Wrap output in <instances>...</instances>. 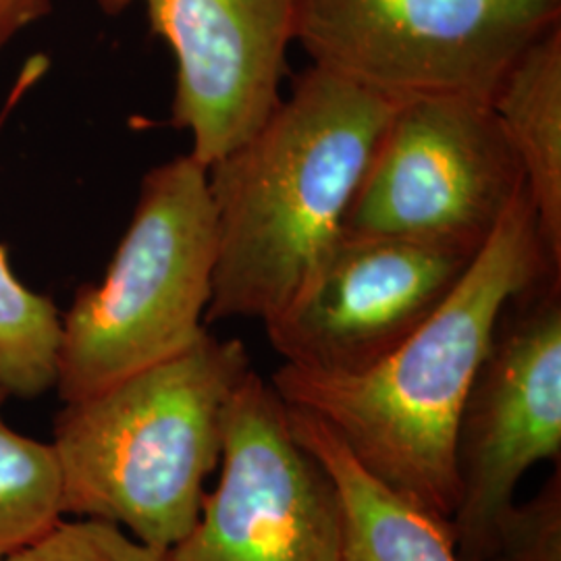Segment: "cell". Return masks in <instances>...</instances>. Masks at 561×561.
<instances>
[{
  "label": "cell",
  "instance_id": "obj_1",
  "mask_svg": "<svg viewBox=\"0 0 561 561\" xmlns=\"http://www.w3.org/2000/svg\"><path fill=\"white\" fill-rule=\"evenodd\" d=\"M551 271L561 266L524 187L449 298L379 364L352 377L283 364L271 382L289 405L327 422L370 474L451 524L461 405L503 306Z\"/></svg>",
  "mask_w": 561,
  "mask_h": 561
},
{
  "label": "cell",
  "instance_id": "obj_2",
  "mask_svg": "<svg viewBox=\"0 0 561 561\" xmlns=\"http://www.w3.org/2000/svg\"><path fill=\"white\" fill-rule=\"evenodd\" d=\"M400 104L317 65L261 127L208 167L217 266L206 327L275 317L343 236V221Z\"/></svg>",
  "mask_w": 561,
  "mask_h": 561
},
{
  "label": "cell",
  "instance_id": "obj_3",
  "mask_svg": "<svg viewBox=\"0 0 561 561\" xmlns=\"http://www.w3.org/2000/svg\"><path fill=\"white\" fill-rule=\"evenodd\" d=\"M250 368L243 341L206 331L178 356L65 403L50 442L65 516L173 549L198 522L221 461L225 405Z\"/></svg>",
  "mask_w": 561,
  "mask_h": 561
},
{
  "label": "cell",
  "instance_id": "obj_4",
  "mask_svg": "<svg viewBox=\"0 0 561 561\" xmlns=\"http://www.w3.org/2000/svg\"><path fill=\"white\" fill-rule=\"evenodd\" d=\"M217 250L208 169L187 152L148 171L104 279L60 314V401L101 393L201 340Z\"/></svg>",
  "mask_w": 561,
  "mask_h": 561
},
{
  "label": "cell",
  "instance_id": "obj_5",
  "mask_svg": "<svg viewBox=\"0 0 561 561\" xmlns=\"http://www.w3.org/2000/svg\"><path fill=\"white\" fill-rule=\"evenodd\" d=\"M561 25V0H298L310 65L385 101L491 102L514 62Z\"/></svg>",
  "mask_w": 561,
  "mask_h": 561
},
{
  "label": "cell",
  "instance_id": "obj_6",
  "mask_svg": "<svg viewBox=\"0 0 561 561\" xmlns=\"http://www.w3.org/2000/svg\"><path fill=\"white\" fill-rule=\"evenodd\" d=\"M561 461V273L503 306L461 405L451 518L460 561H486L524 474Z\"/></svg>",
  "mask_w": 561,
  "mask_h": 561
},
{
  "label": "cell",
  "instance_id": "obj_7",
  "mask_svg": "<svg viewBox=\"0 0 561 561\" xmlns=\"http://www.w3.org/2000/svg\"><path fill=\"white\" fill-rule=\"evenodd\" d=\"M524 187L491 102H405L377 140L343 236L435 241L479 254Z\"/></svg>",
  "mask_w": 561,
  "mask_h": 561
},
{
  "label": "cell",
  "instance_id": "obj_8",
  "mask_svg": "<svg viewBox=\"0 0 561 561\" xmlns=\"http://www.w3.org/2000/svg\"><path fill=\"white\" fill-rule=\"evenodd\" d=\"M171 561H341V503L287 403L254 368L222 412L221 479Z\"/></svg>",
  "mask_w": 561,
  "mask_h": 561
},
{
  "label": "cell",
  "instance_id": "obj_9",
  "mask_svg": "<svg viewBox=\"0 0 561 561\" xmlns=\"http://www.w3.org/2000/svg\"><path fill=\"white\" fill-rule=\"evenodd\" d=\"M474 259L435 241L341 236L294 298L264 321L266 337L291 368L360 375L449 298Z\"/></svg>",
  "mask_w": 561,
  "mask_h": 561
},
{
  "label": "cell",
  "instance_id": "obj_10",
  "mask_svg": "<svg viewBox=\"0 0 561 561\" xmlns=\"http://www.w3.org/2000/svg\"><path fill=\"white\" fill-rule=\"evenodd\" d=\"M104 15L141 4L175 57L171 123L206 169L279 106L298 0H96Z\"/></svg>",
  "mask_w": 561,
  "mask_h": 561
},
{
  "label": "cell",
  "instance_id": "obj_11",
  "mask_svg": "<svg viewBox=\"0 0 561 561\" xmlns=\"http://www.w3.org/2000/svg\"><path fill=\"white\" fill-rule=\"evenodd\" d=\"M287 419L296 439L322 461L335 482L341 561H460L449 522L435 518L370 474L317 414L287 403Z\"/></svg>",
  "mask_w": 561,
  "mask_h": 561
},
{
  "label": "cell",
  "instance_id": "obj_12",
  "mask_svg": "<svg viewBox=\"0 0 561 561\" xmlns=\"http://www.w3.org/2000/svg\"><path fill=\"white\" fill-rule=\"evenodd\" d=\"M491 106L520 161L542 243L561 266V25L514 62Z\"/></svg>",
  "mask_w": 561,
  "mask_h": 561
},
{
  "label": "cell",
  "instance_id": "obj_13",
  "mask_svg": "<svg viewBox=\"0 0 561 561\" xmlns=\"http://www.w3.org/2000/svg\"><path fill=\"white\" fill-rule=\"evenodd\" d=\"M7 398L0 387V558L36 541L65 516L55 449L4 421Z\"/></svg>",
  "mask_w": 561,
  "mask_h": 561
},
{
  "label": "cell",
  "instance_id": "obj_14",
  "mask_svg": "<svg viewBox=\"0 0 561 561\" xmlns=\"http://www.w3.org/2000/svg\"><path fill=\"white\" fill-rule=\"evenodd\" d=\"M60 312L25 287L0 245V387L11 398L34 400L57 382Z\"/></svg>",
  "mask_w": 561,
  "mask_h": 561
},
{
  "label": "cell",
  "instance_id": "obj_15",
  "mask_svg": "<svg viewBox=\"0 0 561 561\" xmlns=\"http://www.w3.org/2000/svg\"><path fill=\"white\" fill-rule=\"evenodd\" d=\"M0 561H171L169 551L134 539L117 524L78 518L55 524Z\"/></svg>",
  "mask_w": 561,
  "mask_h": 561
},
{
  "label": "cell",
  "instance_id": "obj_16",
  "mask_svg": "<svg viewBox=\"0 0 561 561\" xmlns=\"http://www.w3.org/2000/svg\"><path fill=\"white\" fill-rule=\"evenodd\" d=\"M486 561H561V461L537 495L503 516Z\"/></svg>",
  "mask_w": 561,
  "mask_h": 561
},
{
  "label": "cell",
  "instance_id": "obj_17",
  "mask_svg": "<svg viewBox=\"0 0 561 561\" xmlns=\"http://www.w3.org/2000/svg\"><path fill=\"white\" fill-rule=\"evenodd\" d=\"M50 11L53 0H0V50Z\"/></svg>",
  "mask_w": 561,
  "mask_h": 561
}]
</instances>
